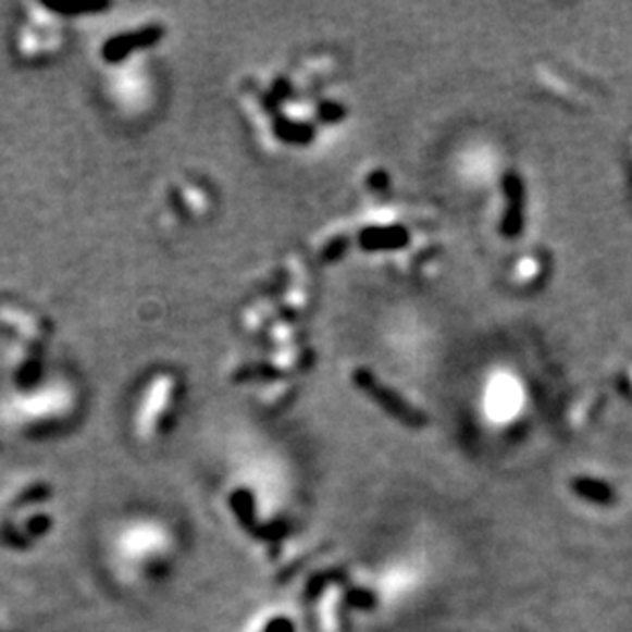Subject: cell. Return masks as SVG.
Returning <instances> with one entry per match:
<instances>
[{
    "label": "cell",
    "instance_id": "3",
    "mask_svg": "<svg viewBox=\"0 0 632 632\" xmlns=\"http://www.w3.org/2000/svg\"><path fill=\"white\" fill-rule=\"evenodd\" d=\"M352 379H355V383L359 385L364 394L369 395L371 399H375L376 404H379L383 410L387 411V413H392L395 420H399L401 424H406L408 427H416V430L427 426V416L424 411H420L416 406H411L408 399H404V397L397 394V392H394V389L385 387V385H383L373 373H369L367 369H357V371L352 373Z\"/></svg>",
    "mask_w": 632,
    "mask_h": 632
},
{
    "label": "cell",
    "instance_id": "5",
    "mask_svg": "<svg viewBox=\"0 0 632 632\" xmlns=\"http://www.w3.org/2000/svg\"><path fill=\"white\" fill-rule=\"evenodd\" d=\"M162 35V29L158 27H148V29H141V32H136V34L121 35V37H115L111 39L107 46H104V58L109 62H115V60H121L123 55H127L129 52H134L139 46H152Z\"/></svg>",
    "mask_w": 632,
    "mask_h": 632
},
{
    "label": "cell",
    "instance_id": "1",
    "mask_svg": "<svg viewBox=\"0 0 632 632\" xmlns=\"http://www.w3.org/2000/svg\"><path fill=\"white\" fill-rule=\"evenodd\" d=\"M185 532L160 508H127L111 516L99 534V559L109 580L125 592H144L176 569Z\"/></svg>",
    "mask_w": 632,
    "mask_h": 632
},
{
    "label": "cell",
    "instance_id": "6",
    "mask_svg": "<svg viewBox=\"0 0 632 632\" xmlns=\"http://www.w3.org/2000/svg\"><path fill=\"white\" fill-rule=\"evenodd\" d=\"M410 241V234L404 227H371L362 232L360 244L367 250H389L401 248Z\"/></svg>",
    "mask_w": 632,
    "mask_h": 632
},
{
    "label": "cell",
    "instance_id": "4",
    "mask_svg": "<svg viewBox=\"0 0 632 632\" xmlns=\"http://www.w3.org/2000/svg\"><path fill=\"white\" fill-rule=\"evenodd\" d=\"M504 195H506V213L501 220V234L506 238H518L524 227V185L518 174L504 176Z\"/></svg>",
    "mask_w": 632,
    "mask_h": 632
},
{
    "label": "cell",
    "instance_id": "2",
    "mask_svg": "<svg viewBox=\"0 0 632 632\" xmlns=\"http://www.w3.org/2000/svg\"><path fill=\"white\" fill-rule=\"evenodd\" d=\"M567 494L575 506H580L578 510L590 518H606L622 510V494L608 479L578 473L567 481Z\"/></svg>",
    "mask_w": 632,
    "mask_h": 632
}]
</instances>
